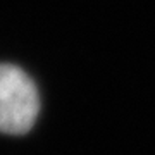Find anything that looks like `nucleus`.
Wrapping results in <instances>:
<instances>
[{
    "label": "nucleus",
    "instance_id": "obj_1",
    "mask_svg": "<svg viewBox=\"0 0 155 155\" xmlns=\"http://www.w3.org/2000/svg\"><path fill=\"white\" fill-rule=\"evenodd\" d=\"M40 98L26 72L11 64H0V133H28L36 121Z\"/></svg>",
    "mask_w": 155,
    "mask_h": 155
}]
</instances>
